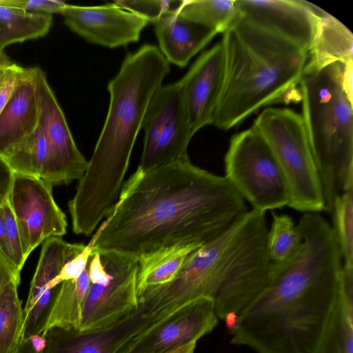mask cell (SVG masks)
Masks as SVG:
<instances>
[{
  "mask_svg": "<svg viewBox=\"0 0 353 353\" xmlns=\"http://www.w3.org/2000/svg\"><path fill=\"white\" fill-rule=\"evenodd\" d=\"M154 323L139 305L128 316L103 329L51 328L41 334L46 339L43 353H128L134 339Z\"/></svg>",
  "mask_w": 353,
  "mask_h": 353,
  "instance_id": "cell-16",
  "label": "cell"
},
{
  "mask_svg": "<svg viewBox=\"0 0 353 353\" xmlns=\"http://www.w3.org/2000/svg\"><path fill=\"white\" fill-rule=\"evenodd\" d=\"M6 199L0 196V204L3 203Z\"/></svg>",
  "mask_w": 353,
  "mask_h": 353,
  "instance_id": "cell-41",
  "label": "cell"
},
{
  "mask_svg": "<svg viewBox=\"0 0 353 353\" xmlns=\"http://www.w3.org/2000/svg\"><path fill=\"white\" fill-rule=\"evenodd\" d=\"M248 210L225 176L194 165L188 156L137 168L123 183L93 252L139 258L181 242L204 245Z\"/></svg>",
  "mask_w": 353,
  "mask_h": 353,
  "instance_id": "cell-1",
  "label": "cell"
},
{
  "mask_svg": "<svg viewBox=\"0 0 353 353\" xmlns=\"http://www.w3.org/2000/svg\"><path fill=\"white\" fill-rule=\"evenodd\" d=\"M196 343H190L179 346L163 353H194Z\"/></svg>",
  "mask_w": 353,
  "mask_h": 353,
  "instance_id": "cell-39",
  "label": "cell"
},
{
  "mask_svg": "<svg viewBox=\"0 0 353 353\" xmlns=\"http://www.w3.org/2000/svg\"><path fill=\"white\" fill-rule=\"evenodd\" d=\"M238 16L279 34L310 51L319 14L301 0H235Z\"/></svg>",
  "mask_w": 353,
  "mask_h": 353,
  "instance_id": "cell-17",
  "label": "cell"
},
{
  "mask_svg": "<svg viewBox=\"0 0 353 353\" xmlns=\"http://www.w3.org/2000/svg\"><path fill=\"white\" fill-rule=\"evenodd\" d=\"M170 72L159 48L144 44L109 81L105 123L83 178L68 202L73 232L91 235L116 204L131 154L154 93Z\"/></svg>",
  "mask_w": 353,
  "mask_h": 353,
  "instance_id": "cell-3",
  "label": "cell"
},
{
  "mask_svg": "<svg viewBox=\"0 0 353 353\" xmlns=\"http://www.w3.org/2000/svg\"><path fill=\"white\" fill-rule=\"evenodd\" d=\"M85 245L70 243L61 237H52L42 243L39 259L23 308V337L43 333L61 283L58 279L64 265L80 254Z\"/></svg>",
  "mask_w": 353,
  "mask_h": 353,
  "instance_id": "cell-13",
  "label": "cell"
},
{
  "mask_svg": "<svg viewBox=\"0 0 353 353\" xmlns=\"http://www.w3.org/2000/svg\"><path fill=\"white\" fill-rule=\"evenodd\" d=\"M224 75V50L219 41L201 53L181 78L185 106L195 134L213 125Z\"/></svg>",
  "mask_w": 353,
  "mask_h": 353,
  "instance_id": "cell-18",
  "label": "cell"
},
{
  "mask_svg": "<svg viewBox=\"0 0 353 353\" xmlns=\"http://www.w3.org/2000/svg\"><path fill=\"white\" fill-rule=\"evenodd\" d=\"M1 208L6 224L7 241L12 262L16 270L21 273L26 259L23 254L19 228L7 199L2 203Z\"/></svg>",
  "mask_w": 353,
  "mask_h": 353,
  "instance_id": "cell-32",
  "label": "cell"
},
{
  "mask_svg": "<svg viewBox=\"0 0 353 353\" xmlns=\"http://www.w3.org/2000/svg\"><path fill=\"white\" fill-rule=\"evenodd\" d=\"M51 14L26 12L0 5V57L12 43L43 37L52 25Z\"/></svg>",
  "mask_w": 353,
  "mask_h": 353,
  "instance_id": "cell-25",
  "label": "cell"
},
{
  "mask_svg": "<svg viewBox=\"0 0 353 353\" xmlns=\"http://www.w3.org/2000/svg\"><path fill=\"white\" fill-rule=\"evenodd\" d=\"M175 10L167 11L154 23V32L168 62L183 68L218 33L181 17Z\"/></svg>",
  "mask_w": 353,
  "mask_h": 353,
  "instance_id": "cell-20",
  "label": "cell"
},
{
  "mask_svg": "<svg viewBox=\"0 0 353 353\" xmlns=\"http://www.w3.org/2000/svg\"><path fill=\"white\" fill-rule=\"evenodd\" d=\"M183 1H116L119 8L130 12L148 21L155 23L168 10L178 8Z\"/></svg>",
  "mask_w": 353,
  "mask_h": 353,
  "instance_id": "cell-31",
  "label": "cell"
},
{
  "mask_svg": "<svg viewBox=\"0 0 353 353\" xmlns=\"http://www.w3.org/2000/svg\"><path fill=\"white\" fill-rule=\"evenodd\" d=\"M353 35L341 22L326 11L319 15V23L305 69L320 68L335 61H353Z\"/></svg>",
  "mask_w": 353,
  "mask_h": 353,
  "instance_id": "cell-23",
  "label": "cell"
},
{
  "mask_svg": "<svg viewBox=\"0 0 353 353\" xmlns=\"http://www.w3.org/2000/svg\"><path fill=\"white\" fill-rule=\"evenodd\" d=\"M2 203L0 204V259L2 261L10 268L17 275L20 276L13 264L12 256L10 254L6 231V224L3 218V214L1 208Z\"/></svg>",
  "mask_w": 353,
  "mask_h": 353,
  "instance_id": "cell-35",
  "label": "cell"
},
{
  "mask_svg": "<svg viewBox=\"0 0 353 353\" xmlns=\"http://www.w3.org/2000/svg\"><path fill=\"white\" fill-rule=\"evenodd\" d=\"M268 232L265 212L252 208L193 254L218 319L230 327L270 283Z\"/></svg>",
  "mask_w": 353,
  "mask_h": 353,
  "instance_id": "cell-6",
  "label": "cell"
},
{
  "mask_svg": "<svg viewBox=\"0 0 353 353\" xmlns=\"http://www.w3.org/2000/svg\"><path fill=\"white\" fill-rule=\"evenodd\" d=\"M46 339L41 334L23 337L15 353H43Z\"/></svg>",
  "mask_w": 353,
  "mask_h": 353,
  "instance_id": "cell-37",
  "label": "cell"
},
{
  "mask_svg": "<svg viewBox=\"0 0 353 353\" xmlns=\"http://www.w3.org/2000/svg\"><path fill=\"white\" fill-rule=\"evenodd\" d=\"M330 216L343 265L353 267V189L334 199Z\"/></svg>",
  "mask_w": 353,
  "mask_h": 353,
  "instance_id": "cell-30",
  "label": "cell"
},
{
  "mask_svg": "<svg viewBox=\"0 0 353 353\" xmlns=\"http://www.w3.org/2000/svg\"><path fill=\"white\" fill-rule=\"evenodd\" d=\"M265 140L288 188V207L303 213L325 211L320 177L301 114L280 107H267L252 125Z\"/></svg>",
  "mask_w": 353,
  "mask_h": 353,
  "instance_id": "cell-7",
  "label": "cell"
},
{
  "mask_svg": "<svg viewBox=\"0 0 353 353\" xmlns=\"http://www.w3.org/2000/svg\"><path fill=\"white\" fill-rule=\"evenodd\" d=\"M21 69L22 67L12 63L0 79V113L12 95Z\"/></svg>",
  "mask_w": 353,
  "mask_h": 353,
  "instance_id": "cell-34",
  "label": "cell"
},
{
  "mask_svg": "<svg viewBox=\"0 0 353 353\" xmlns=\"http://www.w3.org/2000/svg\"><path fill=\"white\" fill-rule=\"evenodd\" d=\"M315 353H353V267H342L338 299Z\"/></svg>",
  "mask_w": 353,
  "mask_h": 353,
  "instance_id": "cell-21",
  "label": "cell"
},
{
  "mask_svg": "<svg viewBox=\"0 0 353 353\" xmlns=\"http://www.w3.org/2000/svg\"><path fill=\"white\" fill-rule=\"evenodd\" d=\"M6 199L19 228L26 260L46 240L65 234L66 216L53 197L52 186L44 180L14 173Z\"/></svg>",
  "mask_w": 353,
  "mask_h": 353,
  "instance_id": "cell-11",
  "label": "cell"
},
{
  "mask_svg": "<svg viewBox=\"0 0 353 353\" xmlns=\"http://www.w3.org/2000/svg\"><path fill=\"white\" fill-rule=\"evenodd\" d=\"M221 41L224 75L214 126L228 130L261 108L300 101L307 50L239 16Z\"/></svg>",
  "mask_w": 353,
  "mask_h": 353,
  "instance_id": "cell-4",
  "label": "cell"
},
{
  "mask_svg": "<svg viewBox=\"0 0 353 353\" xmlns=\"http://www.w3.org/2000/svg\"><path fill=\"white\" fill-rule=\"evenodd\" d=\"M14 173L46 180L48 152L44 134L38 125L35 132L3 157Z\"/></svg>",
  "mask_w": 353,
  "mask_h": 353,
  "instance_id": "cell-28",
  "label": "cell"
},
{
  "mask_svg": "<svg viewBox=\"0 0 353 353\" xmlns=\"http://www.w3.org/2000/svg\"><path fill=\"white\" fill-rule=\"evenodd\" d=\"M202 245L181 242L161 247L138 259L137 293L174 279L190 256Z\"/></svg>",
  "mask_w": 353,
  "mask_h": 353,
  "instance_id": "cell-22",
  "label": "cell"
},
{
  "mask_svg": "<svg viewBox=\"0 0 353 353\" xmlns=\"http://www.w3.org/2000/svg\"><path fill=\"white\" fill-rule=\"evenodd\" d=\"M272 221L267 236V250L270 262L281 265L290 260L302 243L301 233L287 214L272 212Z\"/></svg>",
  "mask_w": 353,
  "mask_h": 353,
  "instance_id": "cell-29",
  "label": "cell"
},
{
  "mask_svg": "<svg viewBox=\"0 0 353 353\" xmlns=\"http://www.w3.org/2000/svg\"><path fill=\"white\" fill-rule=\"evenodd\" d=\"M345 64L305 69L299 84L301 117L330 215L334 199L353 189L352 98L344 88Z\"/></svg>",
  "mask_w": 353,
  "mask_h": 353,
  "instance_id": "cell-5",
  "label": "cell"
},
{
  "mask_svg": "<svg viewBox=\"0 0 353 353\" xmlns=\"http://www.w3.org/2000/svg\"><path fill=\"white\" fill-rule=\"evenodd\" d=\"M175 11L181 17L217 33L225 32L238 17L234 0L183 1Z\"/></svg>",
  "mask_w": 353,
  "mask_h": 353,
  "instance_id": "cell-26",
  "label": "cell"
},
{
  "mask_svg": "<svg viewBox=\"0 0 353 353\" xmlns=\"http://www.w3.org/2000/svg\"><path fill=\"white\" fill-rule=\"evenodd\" d=\"M19 285L10 283L0 296V353H15L23 338L25 315L18 296Z\"/></svg>",
  "mask_w": 353,
  "mask_h": 353,
  "instance_id": "cell-27",
  "label": "cell"
},
{
  "mask_svg": "<svg viewBox=\"0 0 353 353\" xmlns=\"http://www.w3.org/2000/svg\"><path fill=\"white\" fill-rule=\"evenodd\" d=\"M12 281L20 283V276L17 275L0 259V296L6 286Z\"/></svg>",
  "mask_w": 353,
  "mask_h": 353,
  "instance_id": "cell-38",
  "label": "cell"
},
{
  "mask_svg": "<svg viewBox=\"0 0 353 353\" xmlns=\"http://www.w3.org/2000/svg\"><path fill=\"white\" fill-rule=\"evenodd\" d=\"M89 288L87 264L77 279L61 283L41 334L54 327L79 330Z\"/></svg>",
  "mask_w": 353,
  "mask_h": 353,
  "instance_id": "cell-24",
  "label": "cell"
},
{
  "mask_svg": "<svg viewBox=\"0 0 353 353\" xmlns=\"http://www.w3.org/2000/svg\"><path fill=\"white\" fill-rule=\"evenodd\" d=\"M31 71L39 105V126L48 146V165L45 181L53 187L79 181L85 174L88 161L75 143L44 72L39 68H31Z\"/></svg>",
  "mask_w": 353,
  "mask_h": 353,
  "instance_id": "cell-12",
  "label": "cell"
},
{
  "mask_svg": "<svg viewBox=\"0 0 353 353\" xmlns=\"http://www.w3.org/2000/svg\"><path fill=\"white\" fill-rule=\"evenodd\" d=\"M138 259L113 252H93L88 262L90 288L79 331L110 327L139 307Z\"/></svg>",
  "mask_w": 353,
  "mask_h": 353,
  "instance_id": "cell-9",
  "label": "cell"
},
{
  "mask_svg": "<svg viewBox=\"0 0 353 353\" xmlns=\"http://www.w3.org/2000/svg\"><path fill=\"white\" fill-rule=\"evenodd\" d=\"M12 63L6 54L0 57V79L1 78L5 70Z\"/></svg>",
  "mask_w": 353,
  "mask_h": 353,
  "instance_id": "cell-40",
  "label": "cell"
},
{
  "mask_svg": "<svg viewBox=\"0 0 353 353\" xmlns=\"http://www.w3.org/2000/svg\"><path fill=\"white\" fill-rule=\"evenodd\" d=\"M225 177L253 209L288 206L287 183L272 150L252 126L234 134L224 157Z\"/></svg>",
  "mask_w": 353,
  "mask_h": 353,
  "instance_id": "cell-8",
  "label": "cell"
},
{
  "mask_svg": "<svg viewBox=\"0 0 353 353\" xmlns=\"http://www.w3.org/2000/svg\"><path fill=\"white\" fill-rule=\"evenodd\" d=\"M144 143L138 169L146 171L188 156L194 135L185 106L181 79L161 85L152 97L142 124Z\"/></svg>",
  "mask_w": 353,
  "mask_h": 353,
  "instance_id": "cell-10",
  "label": "cell"
},
{
  "mask_svg": "<svg viewBox=\"0 0 353 353\" xmlns=\"http://www.w3.org/2000/svg\"><path fill=\"white\" fill-rule=\"evenodd\" d=\"M0 5L13 7L29 12L52 14H61L66 6L56 0H0Z\"/></svg>",
  "mask_w": 353,
  "mask_h": 353,
  "instance_id": "cell-33",
  "label": "cell"
},
{
  "mask_svg": "<svg viewBox=\"0 0 353 353\" xmlns=\"http://www.w3.org/2000/svg\"><path fill=\"white\" fill-rule=\"evenodd\" d=\"M302 243L272 263L267 288L234 321L230 343L258 353H315L339 294L343 261L331 224L319 212L296 225Z\"/></svg>",
  "mask_w": 353,
  "mask_h": 353,
  "instance_id": "cell-2",
  "label": "cell"
},
{
  "mask_svg": "<svg viewBox=\"0 0 353 353\" xmlns=\"http://www.w3.org/2000/svg\"><path fill=\"white\" fill-rule=\"evenodd\" d=\"M39 125V105L31 68H22L15 89L0 113V155L32 135Z\"/></svg>",
  "mask_w": 353,
  "mask_h": 353,
  "instance_id": "cell-19",
  "label": "cell"
},
{
  "mask_svg": "<svg viewBox=\"0 0 353 353\" xmlns=\"http://www.w3.org/2000/svg\"><path fill=\"white\" fill-rule=\"evenodd\" d=\"M219 321L213 300L198 299L178 308L136 337L128 353H163L196 343L210 333Z\"/></svg>",
  "mask_w": 353,
  "mask_h": 353,
  "instance_id": "cell-14",
  "label": "cell"
},
{
  "mask_svg": "<svg viewBox=\"0 0 353 353\" xmlns=\"http://www.w3.org/2000/svg\"><path fill=\"white\" fill-rule=\"evenodd\" d=\"M14 172L6 161L0 155V196L7 199L14 179Z\"/></svg>",
  "mask_w": 353,
  "mask_h": 353,
  "instance_id": "cell-36",
  "label": "cell"
},
{
  "mask_svg": "<svg viewBox=\"0 0 353 353\" xmlns=\"http://www.w3.org/2000/svg\"><path fill=\"white\" fill-rule=\"evenodd\" d=\"M62 15L73 32L89 43L110 48L137 42L148 23L113 2L95 6L66 4Z\"/></svg>",
  "mask_w": 353,
  "mask_h": 353,
  "instance_id": "cell-15",
  "label": "cell"
}]
</instances>
